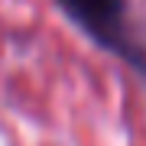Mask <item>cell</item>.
I'll use <instances>...</instances> for the list:
<instances>
[{
	"label": "cell",
	"mask_w": 146,
	"mask_h": 146,
	"mask_svg": "<svg viewBox=\"0 0 146 146\" xmlns=\"http://www.w3.org/2000/svg\"><path fill=\"white\" fill-rule=\"evenodd\" d=\"M55 3L94 46L127 62L136 75L146 78V42L130 20L127 0H55Z\"/></svg>",
	"instance_id": "1"
}]
</instances>
